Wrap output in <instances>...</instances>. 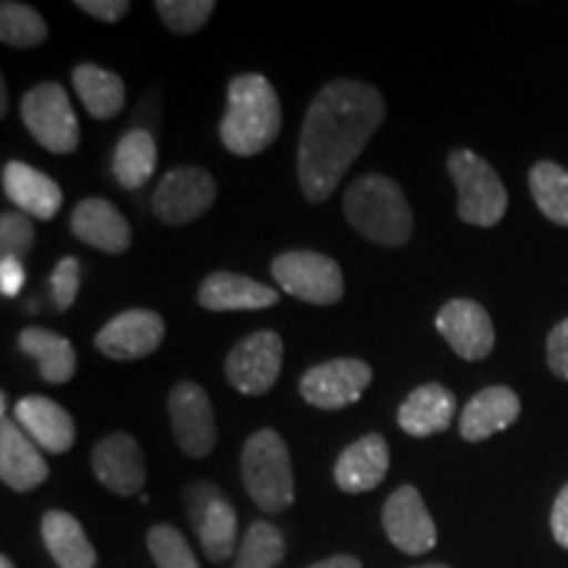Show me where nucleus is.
<instances>
[{
    "label": "nucleus",
    "instance_id": "c9c22d12",
    "mask_svg": "<svg viewBox=\"0 0 568 568\" xmlns=\"http://www.w3.org/2000/svg\"><path fill=\"white\" fill-rule=\"evenodd\" d=\"M548 366L558 379L568 382V318L552 326L548 335Z\"/></svg>",
    "mask_w": 568,
    "mask_h": 568
},
{
    "label": "nucleus",
    "instance_id": "1a4fd4ad",
    "mask_svg": "<svg viewBox=\"0 0 568 568\" xmlns=\"http://www.w3.org/2000/svg\"><path fill=\"white\" fill-rule=\"evenodd\" d=\"M216 201V180L201 166H180L163 174L151 209L163 224H190Z\"/></svg>",
    "mask_w": 568,
    "mask_h": 568
},
{
    "label": "nucleus",
    "instance_id": "7c9ffc66",
    "mask_svg": "<svg viewBox=\"0 0 568 568\" xmlns=\"http://www.w3.org/2000/svg\"><path fill=\"white\" fill-rule=\"evenodd\" d=\"M48 38V24L38 11L24 3L6 0L0 6V40L11 48H34Z\"/></svg>",
    "mask_w": 568,
    "mask_h": 568
},
{
    "label": "nucleus",
    "instance_id": "f257e3e1",
    "mask_svg": "<svg viewBox=\"0 0 568 568\" xmlns=\"http://www.w3.org/2000/svg\"><path fill=\"white\" fill-rule=\"evenodd\" d=\"M385 122V98L366 82L335 80L311 103L297 142V180L311 203H324Z\"/></svg>",
    "mask_w": 568,
    "mask_h": 568
},
{
    "label": "nucleus",
    "instance_id": "393cba45",
    "mask_svg": "<svg viewBox=\"0 0 568 568\" xmlns=\"http://www.w3.org/2000/svg\"><path fill=\"white\" fill-rule=\"evenodd\" d=\"M42 542L59 568H95L98 552L84 535L82 524L67 510H48L40 524Z\"/></svg>",
    "mask_w": 568,
    "mask_h": 568
},
{
    "label": "nucleus",
    "instance_id": "f03ea898",
    "mask_svg": "<svg viewBox=\"0 0 568 568\" xmlns=\"http://www.w3.org/2000/svg\"><path fill=\"white\" fill-rule=\"evenodd\" d=\"M282 130L280 95L264 74H240L226 90V111L219 138L234 155L264 153Z\"/></svg>",
    "mask_w": 568,
    "mask_h": 568
},
{
    "label": "nucleus",
    "instance_id": "6ab92c4d",
    "mask_svg": "<svg viewBox=\"0 0 568 568\" xmlns=\"http://www.w3.org/2000/svg\"><path fill=\"white\" fill-rule=\"evenodd\" d=\"M48 464L40 447L9 416L0 422V479L17 493H30L48 479Z\"/></svg>",
    "mask_w": 568,
    "mask_h": 568
},
{
    "label": "nucleus",
    "instance_id": "cd10ccee",
    "mask_svg": "<svg viewBox=\"0 0 568 568\" xmlns=\"http://www.w3.org/2000/svg\"><path fill=\"white\" fill-rule=\"evenodd\" d=\"M155 163H159V148L153 134L148 130H130L113 151L111 169L119 187L140 190L153 176Z\"/></svg>",
    "mask_w": 568,
    "mask_h": 568
},
{
    "label": "nucleus",
    "instance_id": "4be33fe9",
    "mask_svg": "<svg viewBox=\"0 0 568 568\" xmlns=\"http://www.w3.org/2000/svg\"><path fill=\"white\" fill-rule=\"evenodd\" d=\"M518 414H521V400H518L514 389L503 385L481 389L460 410V437L466 443H481V439H489L497 432L508 429Z\"/></svg>",
    "mask_w": 568,
    "mask_h": 568
},
{
    "label": "nucleus",
    "instance_id": "a878e982",
    "mask_svg": "<svg viewBox=\"0 0 568 568\" xmlns=\"http://www.w3.org/2000/svg\"><path fill=\"white\" fill-rule=\"evenodd\" d=\"M17 343L21 353L38 361L40 376L48 385H67L74 376L77 353L67 337L55 335L51 329H40V326H27Z\"/></svg>",
    "mask_w": 568,
    "mask_h": 568
},
{
    "label": "nucleus",
    "instance_id": "f3484780",
    "mask_svg": "<svg viewBox=\"0 0 568 568\" xmlns=\"http://www.w3.org/2000/svg\"><path fill=\"white\" fill-rule=\"evenodd\" d=\"M13 422H17L24 435L32 439L40 450L63 456L74 447L77 426L69 410H63L59 403L45 395H27L21 397L13 408Z\"/></svg>",
    "mask_w": 568,
    "mask_h": 568
},
{
    "label": "nucleus",
    "instance_id": "f704fd0d",
    "mask_svg": "<svg viewBox=\"0 0 568 568\" xmlns=\"http://www.w3.org/2000/svg\"><path fill=\"white\" fill-rule=\"evenodd\" d=\"M77 295H80V261L74 255L59 261V266L51 274V297L53 305L59 311H67L69 305H74Z\"/></svg>",
    "mask_w": 568,
    "mask_h": 568
},
{
    "label": "nucleus",
    "instance_id": "a19ab883",
    "mask_svg": "<svg viewBox=\"0 0 568 568\" xmlns=\"http://www.w3.org/2000/svg\"><path fill=\"white\" fill-rule=\"evenodd\" d=\"M9 111V95H6V82L0 84V113Z\"/></svg>",
    "mask_w": 568,
    "mask_h": 568
},
{
    "label": "nucleus",
    "instance_id": "4c0bfd02",
    "mask_svg": "<svg viewBox=\"0 0 568 568\" xmlns=\"http://www.w3.org/2000/svg\"><path fill=\"white\" fill-rule=\"evenodd\" d=\"M550 529L552 537L560 548L568 550V485L560 489L556 503H552V514H550Z\"/></svg>",
    "mask_w": 568,
    "mask_h": 568
},
{
    "label": "nucleus",
    "instance_id": "ea45409f",
    "mask_svg": "<svg viewBox=\"0 0 568 568\" xmlns=\"http://www.w3.org/2000/svg\"><path fill=\"white\" fill-rule=\"evenodd\" d=\"M308 568H364V564H361L355 556H332V558L318 560V564Z\"/></svg>",
    "mask_w": 568,
    "mask_h": 568
},
{
    "label": "nucleus",
    "instance_id": "5701e85b",
    "mask_svg": "<svg viewBox=\"0 0 568 568\" xmlns=\"http://www.w3.org/2000/svg\"><path fill=\"white\" fill-rule=\"evenodd\" d=\"M197 303L209 311H261L280 303V293L251 276L213 272L197 290Z\"/></svg>",
    "mask_w": 568,
    "mask_h": 568
},
{
    "label": "nucleus",
    "instance_id": "37998d69",
    "mask_svg": "<svg viewBox=\"0 0 568 568\" xmlns=\"http://www.w3.org/2000/svg\"><path fill=\"white\" fill-rule=\"evenodd\" d=\"M416 568H450V566H445V564H426V566H416Z\"/></svg>",
    "mask_w": 568,
    "mask_h": 568
},
{
    "label": "nucleus",
    "instance_id": "ddd939ff",
    "mask_svg": "<svg viewBox=\"0 0 568 568\" xmlns=\"http://www.w3.org/2000/svg\"><path fill=\"white\" fill-rule=\"evenodd\" d=\"M382 527H385L389 542L406 556H424L437 545L435 518L426 510L422 493L410 485L397 487L387 497L385 510H382Z\"/></svg>",
    "mask_w": 568,
    "mask_h": 568
},
{
    "label": "nucleus",
    "instance_id": "72a5a7b5",
    "mask_svg": "<svg viewBox=\"0 0 568 568\" xmlns=\"http://www.w3.org/2000/svg\"><path fill=\"white\" fill-rule=\"evenodd\" d=\"M34 247L32 216L21 211H6L0 216V253L3 258L24 261Z\"/></svg>",
    "mask_w": 568,
    "mask_h": 568
},
{
    "label": "nucleus",
    "instance_id": "473e14b6",
    "mask_svg": "<svg viewBox=\"0 0 568 568\" xmlns=\"http://www.w3.org/2000/svg\"><path fill=\"white\" fill-rule=\"evenodd\" d=\"M155 11L172 32L193 34L211 19L216 3L213 0H159Z\"/></svg>",
    "mask_w": 568,
    "mask_h": 568
},
{
    "label": "nucleus",
    "instance_id": "79ce46f5",
    "mask_svg": "<svg viewBox=\"0 0 568 568\" xmlns=\"http://www.w3.org/2000/svg\"><path fill=\"white\" fill-rule=\"evenodd\" d=\"M0 568H17V566L11 564V558H6V556H3V558H0Z\"/></svg>",
    "mask_w": 568,
    "mask_h": 568
},
{
    "label": "nucleus",
    "instance_id": "39448f33",
    "mask_svg": "<svg viewBox=\"0 0 568 568\" xmlns=\"http://www.w3.org/2000/svg\"><path fill=\"white\" fill-rule=\"evenodd\" d=\"M447 172L458 190V216L471 226H495L508 211V190L489 163L474 151H453Z\"/></svg>",
    "mask_w": 568,
    "mask_h": 568
},
{
    "label": "nucleus",
    "instance_id": "f8f14e48",
    "mask_svg": "<svg viewBox=\"0 0 568 568\" xmlns=\"http://www.w3.org/2000/svg\"><path fill=\"white\" fill-rule=\"evenodd\" d=\"M169 418L176 445L190 458L211 456L216 447V416L211 397L195 382H180L169 395Z\"/></svg>",
    "mask_w": 568,
    "mask_h": 568
},
{
    "label": "nucleus",
    "instance_id": "9b49d317",
    "mask_svg": "<svg viewBox=\"0 0 568 568\" xmlns=\"http://www.w3.org/2000/svg\"><path fill=\"white\" fill-rule=\"evenodd\" d=\"M374 372L366 361L335 358L318 364L303 374L301 395L308 406L322 410H339L361 400L372 385Z\"/></svg>",
    "mask_w": 568,
    "mask_h": 568
},
{
    "label": "nucleus",
    "instance_id": "4468645a",
    "mask_svg": "<svg viewBox=\"0 0 568 568\" xmlns=\"http://www.w3.org/2000/svg\"><path fill=\"white\" fill-rule=\"evenodd\" d=\"M166 335V324L155 311L132 308L113 316L95 335V347L111 361H138L155 353Z\"/></svg>",
    "mask_w": 568,
    "mask_h": 568
},
{
    "label": "nucleus",
    "instance_id": "58836bf2",
    "mask_svg": "<svg viewBox=\"0 0 568 568\" xmlns=\"http://www.w3.org/2000/svg\"><path fill=\"white\" fill-rule=\"evenodd\" d=\"M24 287V264L17 258L0 261V293L6 297H17Z\"/></svg>",
    "mask_w": 568,
    "mask_h": 568
},
{
    "label": "nucleus",
    "instance_id": "b1692460",
    "mask_svg": "<svg viewBox=\"0 0 568 568\" xmlns=\"http://www.w3.org/2000/svg\"><path fill=\"white\" fill-rule=\"evenodd\" d=\"M456 416V395L437 385H422L397 408V426L410 437H432L445 432Z\"/></svg>",
    "mask_w": 568,
    "mask_h": 568
},
{
    "label": "nucleus",
    "instance_id": "6e6552de",
    "mask_svg": "<svg viewBox=\"0 0 568 568\" xmlns=\"http://www.w3.org/2000/svg\"><path fill=\"white\" fill-rule=\"evenodd\" d=\"M284 343L272 329H261L240 339L226 355V379L243 395H266L282 372Z\"/></svg>",
    "mask_w": 568,
    "mask_h": 568
},
{
    "label": "nucleus",
    "instance_id": "2f4dec72",
    "mask_svg": "<svg viewBox=\"0 0 568 568\" xmlns=\"http://www.w3.org/2000/svg\"><path fill=\"white\" fill-rule=\"evenodd\" d=\"M148 550L159 568H201L190 542L172 524H155L148 531Z\"/></svg>",
    "mask_w": 568,
    "mask_h": 568
},
{
    "label": "nucleus",
    "instance_id": "7ed1b4c3",
    "mask_svg": "<svg viewBox=\"0 0 568 568\" xmlns=\"http://www.w3.org/2000/svg\"><path fill=\"white\" fill-rule=\"evenodd\" d=\"M343 211L355 232L372 243L400 247L414 234V211L400 184L389 176H358L343 197Z\"/></svg>",
    "mask_w": 568,
    "mask_h": 568
},
{
    "label": "nucleus",
    "instance_id": "412c9836",
    "mask_svg": "<svg viewBox=\"0 0 568 568\" xmlns=\"http://www.w3.org/2000/svg\"><path fill=\"white\" fill-rule=\"evenodd\" d=\"M389 471V447L382 435H366L347 445L335 464V481L347 495L372 493Z\"/></svg>",
    "mask_w": 568,
    "mask_h": 568
},
{
    "label": "nucleus",
    "instance_id": "dca6fc26",
    "mask_svg": "<svg viewBox=\"0 0 568 568\" xmlns=\"http://www.w3.org/2000/svg\"><path fill=\"white\" fill-rule=\"evenodd\" d=\"M90 464L98 481L113 495L130 497L145 487V458H142L138 439L124 432H113L92 447Z\"/></svg>",
    "mask_w": 568,
    "mask_h": 568
},
{
    "label": "nucleus",
    "instance_id": "aec40b11",
    "mask_svg": "<svg viewBox=\"0 0 568 568\" xmlns=\"http://www.w3.org/2000/svg\"><path fill=\"white\" fill-rule=\"evenodd\" d=\"M3 193L21 213L38 222H51L63 203L59 182L21 161H9L3 166Z\"/></svg>",
    "mask_w": 568,
    "mask_h": 568
},
{
    "label": "nucleus",
    "instance_id": "9d476101",
    "mask_svg": "<svg viewBox=\"0 0 568 568\" xmlns=\"http://www.w3.org/2000/svg\"><path fill=\"white\" fill-rule=\"evenodd\" d=\"M184 503L203 552L213 564H222L237 548V514L232 503L209 481L187 487Z\"/></svg>",
    "mask_w": 568,
    "mask_h": 568
},
{
    "label": "nucleus",
    "instance_id": "bb28decb",
    "mask_svg": "<svg viewBox=\"0 0 568 568\" xmlns=\"http://www.w3.org/2000/svg\"><path fill=\"white\" fill-rule=\"evenodd\" d=\"M77 95L84 105V111L95 119H113L124 109L126 90L122 77L109 69L95 67V63H80L71 71Z\"/></svg>",
    "mask_w": 568,
    "mask_h": 568
},
{
    "label": "nucleus",
    "instance_id": "423d86ee",
    "mask_svg": "<svg viewBox=\"0 0 568 568\" xmlns=\"http://www.w3.org/2000/svg\"><path fill=\"white\" fill-rule=\"evenodd\" d=\"M272 276L287 295L311 305H335L343 301V268L329 255L314 251H287L276 255Z\"/></svg>",
    "mask_w": 568,
    "mask_h": 568
},
{
    "label": "nucleus",
    "instance_id": "2eb2a0df",
    "mask_svg": "<svg viewBox=\"0 0 568 568\" xmlns=\"http://www.w3.org/2000/svg\"><path fill=\"white\" fill-rule=\"evenodd\" d=\"M437 332L445 337V343L453 347V353L464 361H481L493 353L495 347V326L493 318L485 311V305L477 301H447L437 314Z\"/></svg>",
    "mask_w": 568,
    "mask_h": 568
},
{
    "label": "nucleus",
    "instance_id": "0eeeda50",
    "mask_svg": "<svg viewBox=\"0 0 568 568\" xmlns=\"http://www.w3.org/2000/svg\"><path fill=\"white\" fill-rule=\"evenodd\" d=\"M21 119L45 151L67 155L80 148V122L59 82H42L27 92L21 101Z\"/></svg>",
    "mask_w": 568,
    "mask_h": 568
},
{
    "label": "nucleus",
    "instance_id": "e433bc0d",
    "mask_svg": "<svg viewBox=\"0 0 568 568\" xmlns=\"http://www.w3.org/2000/svg\"><path fill=\"white\" fill-rule=\"evenodd\" d=\"M77 9L90 13L92 19L109 21V24H113V21L124 19L132 6L126 3V0H77Z\"/></svg>",
    "mask_w": 568,
    "mask_h": 568
},
{
    "label": "nucleus",
    "instance_id": "c756f323",
    "mask_svg": "<svg viewBox=\"0 0 568 568\" xmlns=\"http://www.w3.org/2000/svg\"><path fill=\"white\" fill-rule=\"evenodd\" d=\"M284 550L287 545H284L282 531L268 521H255L243 537L234 568H274L284 558Z\"/></svg>",
    "mask_w": 568,
    "mask_h": 568
},
{
    "label": "nucleus",
    "instance_id": "c85d7f7f",
    "mask_svg": "<svg viewBox=\"0 0 568 568\" xmlns=\"http://www.w3.org/2000/svg\"><path fill=\"white\" fill-rule=\"evenodd\" d=\"M529 190L537 209L552 224L568 226V169L552 161H539L529 172Z\"/></svg>",
    "mask_w": 568,
    "mask_h": 568
},
{
    "label": "nucleus",
    "instance_id": "20e7f679",
    "mask_svg": "<svg viewBox=\"0 0 568 568\" xmlns=\"http://www.w3.org/2000/svg\"><path fill=\"white\" fill-rule=\"evenodd\" d=\"M243 485L253 503L266 514H282L295 500L293 460L274 429H258L243 447Z\"/></svg>",
    "mask_w": 568,
    "mask_h": 568
},
{
    "label": "nucleus",
    "instance_id": "a211bd4d",
    "mask_svg": "<svg viewBox=\"0 0 568 568\" xmlns=\"http://www.w3.org/2000/svg\"><path fill=\"white\" fill-rule=\"evenodd\" d=\"M71 232L95 251L119 255L132 245V226L105 197H84L71 211Z\"/></svg>",
    "mask_w": 568,
    "mask_h": 568
}]
</instances>
